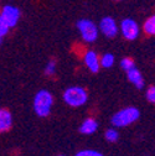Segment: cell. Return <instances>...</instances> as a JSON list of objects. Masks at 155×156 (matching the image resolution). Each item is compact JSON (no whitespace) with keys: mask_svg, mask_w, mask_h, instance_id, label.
Returning <instances> with one entry per match:
<instances>
[{"mask_svg":"<svg viewBox=\"0 0 155 156\" xmlns=\"http://www.w3.org/2000/svg\"><path fill=\"white\" fill-rule=\"evenodd\" d=\"M0 16L4 19V21L11 29V27H15L17 25L19 20H20V16H21V11H20V9L14 6V5H5L2 9Z\"/></svg>","mask_w":155,"mask_h":156,"instance_id":"cell-7","label":"cell"},{"mask_svg":"<svg viewBox=\"0 0 155 156\" xmlns=\"http://www.w3.org/2000/svg\"><path fill=\"white\" fill-rule=\"evenodd\" d=\"M118 27L121 30L122 36L125 38V40L134 41V40H137V38L139 37L140 27H139L138 23L135 21L134 19H130V17L123 19V20L121 21V25Z\"/></svg>","mask_w":155,"mask_h":156,"instance_id":"cell-5","label":"cell"},{"mask_svg":"<svg viewBox=\"0 0 155 156\" xmlns=\"http://www.w3.org/2000/svg\"><path fill=\"white\" fill-rule=\"evenodd\" d=\"M146 99L148 102L150 103H154L155 102V88L153 86H150L148 89H146Z\"/></svg>","mask_w":155,"mask_h":156,"instance_id":"cell-19","label":"cell"},{"mask_svg":"<svg viewBox=\"0 0 155 156\" xmlns=\"http://www.w3.org/2000/svg\"><path fill=\"white\" fill-rule=\"evenodd\" d=\"M98 129V123H97L96 119L93 118H87L80 126V133L85 134V135H91L94 134Z\"/></svg>","mask_w":155,"mask_h":156,"instance_id":"cell-11","label":"cell"},{"mask_svg":"<svg viewBox=\"0 0 155 156\" xmlns=\"http://www.w3.org/2000/svg\"><path fill=\"white\" fill-rule=\"evenodd\" d=\"M135 66V63H134V61L132 60V58H129V57H125V58H123V60L121 61V67L127 72L128 69H130V68H133Z\"/></svg>","mask_w":155,"mask_h":156,"instance_id":"cell-16","label":"cell"},{"mask_svg":"<svg viewBox=\"0 0 155 156\" xmlns=\"http://www.w3.org/2000/svg\"><path fill=\"white\" fill-rule=\"evenodd\" d=\"M3 45V37H0V46Z\"/></svg>","mask_w":155,"mask_h":156,"instance_id":"cell-20","label":"cell"},{"mask_svg":"<svg viewBox=\"0 0 155 156\" xmlns=\"http://www.w3.org/2000/svg\"><path fill=\"white\" fill-rule=\"evenodd\" d=\"M55 73H56V61L51 60V61L47 62V65H46V67H45V74L51 77V76H53Z\"/></svg>","mask_w":155,"mask_h":156,"instance_id":"cell-15","label":"cell"},{"mask_svg":"<svg viewBox=\"0 0 155 156\" xmlns=\"http://www.w3.org/2000/svg\"><path fill=\"white\" fill-rule=\"evenodd\" d=\"M13 126V115L8 109L0 108V134L6 133Z\"/></svg>","mask_w":155,"mask_h":156,"instance_id":"cell-10","label":"cell"},{"mask_svg":"<svg viewBox=\"0 0 155 156\" xmlns=\"http://www.w3.org/2000/svg\"><path fill=\"white\" fill-rule=\"evenodd\" d=\"M9 30L10 27L8 26V24L4 21V19L0 16V37H4L9 34Z\"/></svg>","mask_w":155,"mask_h":156,"instance_id":"cell-17","label":"cell"},{"mask_svg":"<svg viewBox=\"0 0 155 156\" xmlns=\"http://www.w3.org/2000/svg\"><path fill=\"white\" fill-rule=\"evenodd\" d=\"M97 26H98V31H101L108 38L115 37L119 32V27H118L117 21L110 16L102 17L101 21H99V25H97Z\"/></svg>","mask_w":155,"mask_h":156,"instance_id":"cell-6","label":"cell"},{"mask_svg":"<svg viewBox=\"0 0 155 156\" xmlns=\"http://www.w3.org/2000/svg\"><path fill=\"white\" fill-rule=\"evenodd\" d=\"M140 118V110L135 107H127L121 109L112 116V124L117 128H125L134 124Z\"/></svg>","mask_w":155,"mask_h":156,"instance_id":"cell-2","label":"cell"},{"mask_svg":"<svg viewBox=\"0 0 155 156\" xmlns=\"http://www.w3.org/2000/svg\"><path fill=\"white\" fill-rule=\"evenodd\" d=\"M114 61H115V58L112 53H106L99 58V65L103 68H110V67H113Z\"/></svg>","mask_w":155,"mask_h":156,"instance_id":"cell-13","label":"cell"},{"mask_svg":"<svg viewBox=\"0 0 155 156\" xmlns=\"http://www.w3.org/2000/svg\"><path fill=\"white\" fill-rule=\"evenodd\" d=\"M77 29H78L82 38L86 42H94L98 37V26H97L89 19H81L77 21Z\"/></svg>","mask_w":155,"mask_h":156,"instance_id":"cell-4","label":"cell"},{"mask_svg":"<svg viewBox=\"0 0 155 156\" xmlns=\"http://www.w3.org/2000/svg\"><path fill=\"white\" fill-rule=\"evenodd\" d=\"M62 98L67 105L73 107V108H78V107H82L87 103L88 93L83 87L73 86V87H68L63 92Z\"/></svg>","mask_w":155,"mask_h":156,"instance_id":"cell-3","label":"cell"},{"mask_svg":"<svg viewBox=\"0 0 155 156\" xmlns=\"http://www.w3.org/2000/svg\"><path fill=\"white\" fill-rule=\"evenodd\" d=\"M59 156H65V155H59Z\"/></svg>","mask_w":155,"mask_h":156,"instance_id":"cell-22","label":"cell"},{"mask_svg":"<svg viewBox=\"0 0 155 156\" xmlns=\"http://www.w3.org/2000/svg\"><path fill=\"white\" fill-rule=\"evenodd\" d=\"M104 136H106V140L109 141V143H115V141L119 139V134H118V131L115 130L114 128L108 129V130L106 131Z\"/></svg>","mask_w":155,"mask_h":156,"instance_id":"cell-14","label":"cell"},{"mask_svg":"<svg viewBox=\"0 0 155 156\" xmlns=\"http://www.w3.org/2000/svg\"><path fill=\"white\" fill-rule=\"evenodd\" d=\"M114 2H121V0H114Z\"/></svg>","mask_w":155,"mask_h":156,"instance_id":"cell-21","label":"cell"},{"mask_svg":"<svg viewBox=\"0 0 155 156\" xmlns=\"http://www.w3.org/2000/svg\"><path fill=\"white\" fill-rule=\"evenodd\" d=\"M143 31L148 36H154L155 35V16H150V17L146 19L144 25H143Z\"/></svg>","mask_w":155,"mask_h":156,"instance_id":"cell-12","label":"cell"},{"mask_svg":"<svg viewBox=\"0 0 155 156\" xmlns=\"http://www.w3.org/2000/svg\"><path fill=\"white\" fill-rule=\"evenodd\" d=\"M85 65L86 67L92 72V73H97L101 68V65H99V56L97 55V52L92 51V50H88L86 53H85Z\"/></svg>","mask_w":155,"mask_h":156,"instance_id":"cell-8","label":"cell"},{"mask_svg":"<svg viewBox=\"0 0 155 156\" xmlns=\"http://www.w3.org/2000/svg\"><path fill=\"white\" fill-rule=\"evenodd\" d=\"M127 77H128V81L130 83H133L138 89H142L144 87V78H143V74L142 72L137 68V67H133L127 71Z\"/></svg>","mask_w":155,"mask_h":156,"instance_id":"cell-9","label":"cell"},{"mask_svg":"<svg viewBox=\"0 0 155 156\" xmlns=\"http://www.w3.org/2000/svg\"><path fill=\"white\" fill-rule=\"evenodd\" d=\"M76 156H103V155L96 150H81L76 154Z\"/></svg>","mask_w":155,"mask_h":156,"instance_id":"cell-18","label":"cell"},{"mask_svg":"<svg viewBox=\"0 0 155 156\" xmlns=\"http://www.w3.org/2000/svg\"><path fill=\"white\" fill-rule=\"evenodd\" d=\"M52 105H53V95L49 90L42 89L36 93L34 98V110L37 116H40V118L49 116L52 110Z\"/></svg>","mask_w":155,"mask_h":156,"instance_id":"cell-1","label":"cell"}]
</instances>
